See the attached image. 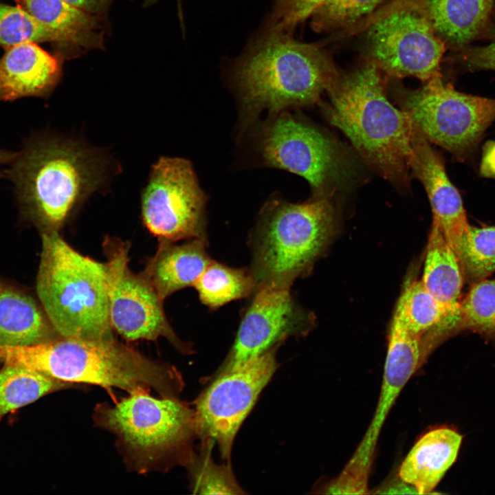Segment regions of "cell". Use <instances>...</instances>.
<instances>
[{
  "instance_id": "277c9868",
  "label": "cell",
  "mask_w": 495,
  "mask_h": 495,
  "mask_svg": "<svg viewBox=\"0 0 495 495\" xmlns=\"http://www.w3.org/2000/svg\"><path fill=\"white\" fill-rule=\"evenodd\" d=\"M330 122L386 178L406 182L413 159L412 121L387 99L374 63L339 76L327 90Z\"/></svg>"
},
{
  "instance_id": "7a4b0ae2",
  "label": "cell",
  "mask_w": 495,
  "mask_h": 495,
  "mask_svg": "<svg viewBox=\"0 0 495 495\" xmlns=\"http://www.w3.org/2000/svg\"><path fill=\"white\" fill-rule=\"evenodd\" d=\"M338 76L318 46L297 41L289 32L266 28L234 69L242 126L265 109L274 113L314 104Z\"/></svg>"
},
{
  "instance_id": "1f68e13d",
  "label": "cell",
  "mask_w": 495,
  "mask_h": 495,
  "mask_svg": "<svg viewBox=\"0 0 495 495\" xmlns=\"http://www.w3.org/2000/svg\"><path fill=\"white\" fill-rule=\"evenodd\" d=\"M325 0H276L267 28L292 32L300 22L310 17Z\"/></svg>"
},
{
  "instance_id": "7402d4cb",
  "label": "cell",
  "mask_w": 495,
  "mask_h": 495,
  "mask_svg": "<svg viewBox=\"0 0 495 495\" xmlns=\"http://www.w3.org/2000/svg\"><path fill=\"white\" fill-rule=\"evenodd\" d=\"M463 280V271L456 252L438 224L433 221L421 281L428 291L459 320Z\"/></svg>"
},
{
  "instance_id": "5b68a950",
  "label": "cell",
  "mask_w": 495,
  "mask_h": 495,
  "mask_svg": "<svg viewBox=\"0 0 495 495\" xmlns=\"http://www.w3.org/2000/svg\"><path fill=\"white\" fill-rule=\"evenodd\" d=\"M41 236L36 292L55 331L63 338L114 340L107 262L82 255L58 232H44Z\"/></svg>"
},
{
  "instance_id": "2e32d148",
  "label": "cell",
  "mask_w": 495,
  "mask_h": 495,
  "mask_svg": "<svg viewBox=\"0 0 495 495\" xmlns=\"http://www.w3.org/2000/svg\"><path fill=\"white\" fill-rule=\"evenodd\" d=\"M411 168L423 183L435 221L456 252L470 227L461 197L450 181L439 155L414 125Z\"/></svg>"
},
{
  "instance_id": "8992f818",
  "label": "cell",
  "mask_w": 495,
  "mask_h": 495,
  "mask_svg": "<svg viewBox=\"0 0 495 495\" xmlns=\"http://www.w3.org/2000/svg\"><path fill=\"white\" fill-rule=\"evenodd\" d=\"M329 197L300 204L272 199L252 236L250 271L256 290L290 289L306 274L330 239L336 223Z\"/></svg>"
},
{
  "instance_id": "ba28073f",
  "label": "cell",
  "mask_w": 495,
  "mask_h": 495,
  "mask_svg": "<svg viewBox=\"0 0 495 495\" xmlns=\"http://www.w3.org/2000/svg\"><path fill=\"white\" fill-rule=\"evenodd\" d=\"M261 131L264 163L304 177L314 198L329 197L348 177L349 167L339 146L287 109L272 113Z\"/></svg>"
},
{
  "instance_id": "836d02e7",
  "label": "cell",
  "mask_w": 495,
  "mask_h": 495,
  "mask_svg": "<svg viewBox=\"0 0 495 495\" xmlns=\"http://www.w3.org/2000/svg\"><path fill=\"white\" fill-rule=\"evenodd\" d=\"M480 174L485 177L495 179V141L487 142L483 148Z\"/></svg>"
},
{
  "instance_id": "d590c367",
  "label": "cell",
  "mask_w": 495,
  "mask_h": 495,
  "mask_svg": "<svg viewBox=\"0 0 495 495\" xmlns=\"http://www.w3.org/2000/svg\"><path fill=\"white\" fill-rule=\"evenodd\" d=\"M377 493L380 494H418L417 490L411 485L399 481H393L391 483L382 487L380 491Z\"/></svg>"
},
{
  "instance_id": "44dd1931",
  "label": "cell",
  "mask_w": 495,
  "mask_h": 495,
  "mask_svg": "<svg viewBox=\"0 0 495 495\" xmlns=\"http://www.w3.org/2000/svg\"><path fill=\"white\" fill-rule=\"evenodd\" d=\"M59 337L32 296L0 278V344L33 345Z\"/></svg>"
},
{
  "instance_id": "e0dca14e",
  "label": "cell",
  "mask_w": 495,
  "mask_h": 495,
  "mask_svg": "<svg viewBox=\"0 0 495 495\" xmlns=\"http://www.w3.org/2000/svg\"><path fill=\"white\" fill-rule=\"evenodd\" d=\"M60 73L59 60L37 43L25 42L7 47L0 58V100L48 96L58 83Z\"/></svg>"
},
{
  "instance_id": "8d00e7d4",
  "label": "cell",
  "mask_w": 495,
  "mask_h": 495,
  "mask_svg": "<svg viewBox=\"0 0 495 495\" xmlns=\"http://www.w3.org/2000/svg\"><path fill=\"white\" fill-rule=\"evenodd\" d=\"M16 153L0 149V166L9 165L14 160Z\"/></svg>"
},
{
  "instance_id": "9c48e42d",
  "label": "cell",
  "mask_w": 495,
  "mask_h": 495,
  "mask_svg": "<svg viewBox=\"0 0 495 495\" xmlns=\"http://www.w3.org/2000/svg\"><path fill=\"white\" fill-rule=\"evenodd\" d=\"M403 104L428 140L458 156L472 151L495 120V99L459 92L440 75L407 94Z\"/></svg>"
},
{
  "instance_id": "8fae6325",
  "label": "cell",
  "mask_w": 495,
  "mask_h": 495,
  "mask_svg": "<svg viewBox=\"0 0 495 495\" xmlns=\"http://www.w3.org/2000/svg\"><path fill=\"white\" fill-rule=\"evenodd\" d=\"M277 346L219 373L196 402L197 434L216 442L224 459H230L237 431L277 368Z\"/></svg>"
},
{
  "instance_id": "ffe728a7",
  "label": "cell",
  "mask_w": 495,
  "mask_h": 495,
  "mask_svg": "<svg viewBox=\"0 0 495 495\" xmlns=\"http://www.w3.org/2000/svg\"><path fill=\"white\" fill-rule=\"evenodd\" d=\"M206 240L189 239L182 244L162 241L142 274L162 300L175 292L193 286L211 262Z\"/></svg>"
},
{
  "instance_id": "d6a6232c",
  "label": "cell",
  "mask_w": 495,
  "mask_h": 495,
  "mask_svg": "<svg viewBox=\"0 0 495 495\" xmlns=\"http://www.w3.org/2000/svg\"><path fill=\"white\" fill-rule=\"evenodd\" d=\"M490 41L484 45H468L459 51V60L469 71L495 70V28L488 32Z\"/></svg>"
},
{
  "instance_id": "484cf974",
  "label": "cell",
  "mask_w": 495,
  "mask_h": 495,
  "mask_svg": "<svg viewBox=\"0 0 495 495\" xmlns=\"http://www.w3.org/2000/svg\"><path fill=\"white\" fill-rule=\"evenodd\" d=\"M194 287L200 300L210 309L254 293L256 283L250 270L228 267L211 261Z\"/></svg>"
},
{
  "instance_id": "3957f363",
  "label": "cell",
  "mask_w": 495,
  "mask_h": 495,
  "mask_svg": "<svg viewBox=\"0 0 495 495\" xmlns=\"http://www.w3.org/2000/svg\"><path fill=\"white\" fill-rule=\"evenodd\" d=\"M0 363L26 367L71 384L116 387L129 393L153 389L166 397H176L183 386L175 368L153 361L116 339L59 337L33 345L0 344Z\"/></svg>"
},
{
  "instance_id": "603a6c76",
  "label": "cell",
  "mask_w": 495,
  "mask_h": 495,
  "mask_svg": "<svg viewBox=\"0 0 495 495\" xmlns=\"http://www.w3.org/2000/svg\"><path fill=\"white\" fill-rule=\"evenodd\" d=\"M393 316L421 339L423 335H430L424 344L425 347L428 342V351L441 338L459 331V320L428 291L421 280L406 287Z\"/></svg>"
},
{
  "instance_id": "83f0119b",
  "label": "cell",
  "mask_w": 495,
  "mask_h": 495,
  "mask_svg": "<svg viewBox=\"0 0 495 495\" xmlns=\"http://www.w3.org/2000/svg\"><path fill=\"white\" fill-rule=\"evenodd\" d=\"M464 279L475 283L495 272V226H470L457 254Z\"/></svg>"
},
{
  "instance_id": "30bf717a",
  "label": "cell",
  "mask_w": 495,
  "mask_h": 495,
  "mask_svg": "<svg viewBox=\"0 0 495 495\" xmlns=\"http://www.w3.org/2000/svg\"><path fill=\"white\" fill-rule=\"evenodd\" d=\"M206 201L188 160L161 157L142 193V220L162 241L206 240Z\"/></svg>"
},
{
  "instance_id": "4fadbf2b",
  "label": "cell",
  "mask_w": 495,
  "mask_h": 495,
  "mask_svg": "<svg viewBox=\"0 0 495 495\" xmlns=\"http://www.w3.org/2000/svg\"><path fill=\"white\" fill-rule=\"evenodd\" d=\"M109 267V318L113 330L127 341L166 338L177 349L190 346L176 336L163 309V301L148 279L129 267V247L109 239L104 243Z\"/></svg>"
},
{
  "instance_id": "6da1fadb",
  "label": "cell",
  "mask_w": 495,
  "mask_h": 495,
  "mask_svg": "<svg viewBox=\"0 0 495 495\" xmlns=\"http://www.w3.org/2000/svg\"><path fill=\"white\" fill-rule=\"evenodd\" d=\"M108 166L97 149L43 135L16 153L6 174L23 217L44 233L58 232L76 207L104 184Z\"/></svg>"
},
{
  "instance_id": "e575fe53",
  "label": "cell",
  "mask_w": 495,
  "mask_h": 495,
  "mask_svg": "<svg viewBox=\"0 0 495 495\" xmlns=\"http://www.w3.org/2000/svg\"><path fill=\"white\" fill-rule=\"evenodd\" d=\"M72 6L89 13H97L104 10L112 0H64Z\"/></svg>"
},
{
  "instance_id": "4316f807",
  "label": "cell",
  "mask_w": 495,
  "mask_h": 495,
  "mask_svg": "<svg viewBox=\"0 0 495 495\" xmlns=\"http://www.w3.org/2000/svg\"><path fill=\"white\" fill-rule=\"evenodd\" d=\"M25 42L72 43L67 35L43 25L17 6L0 3V45L7 48Z\"/></svg>"
},
{
  "instance_id": "52a82bcc",
  "label": "cell",
  "mask_w": 495,
  "mask_h": 495,
  "mask_svg": "<svg viewBox=\"0 0 495 495\" xmlns=\"http://www.w3.org/2000/svg\"><path fill=\"white\" fill-rule=\"evenodd\" d=\"M139 388L114 405L100 406L98 424L118 437L126 459L147 471L179 459L197 434L194 410L176 397L155 398Z\"/></svg>"
},
{
  "instance_id": "d6986e66",
  "label": "cell",
  "mask_w": 495,
  "mask_h": 495,
  "mask_svg": "<svg viewBox=\"0 0 495 495\" xmlns=\"http://www.w3.org/2000/svg\"><path fill=\"white\" fill-rule=\"evenodd\" d=\"M462 436L455 430L443 427L421 437L403 461L399 478L413 486L418 494H428L435 489L455 462Z\"/></svg>"
},
{
  "instance_id": "f546056e",
  "label": "cell",
  "mask_w": 495,
  "mask_h": 495,
  "mask_svg": "<svg viewBox=\"0 0 495 495\" xmlns=\"http://www.w3.org/2000/svg\"><path fill=\"white\" fill-rule=\"evenodd\" d=\"M383 0H325L311 16L318 32L351 25L371 14Z\"/></svg>"
},
{
  "instance_id": "5bb4252c",
  "label": "cell",
  "mask_w": 495,
  "mask_h": 495,
  "mask_svg": "<svg viewBox=\"0 0 495 495\" xmlns=\"http://www.w3.org/2000/svg\"><path fill=\"white\" fill-rule=\"evenodd\" d=\"M254 294L219 373L241 366L289 337L306 334L314 324L312 315L298 305L289 289L263 287Z\"/></svg>"
},
{
  "instance_id": "d4e9b609",
  "label": "cell",
  "mask_w": 495,
  "mask_h": 495,
  "mask_svg": "<svg viewBox=\"0 0 495 495\" xmlns=\"http://www.w3.org/2000/svg\"><path fill=\"white\" fill-rule=\"evenodd\" d=\"M72 384L26 367L3 364L0 370V418Z\"/></svg>"
},
{
  "instance_id": "4dcf8cb0",
  "label": "cell",
  "mask_w": 495,
  "mask_h": 495,
  "mask_svg": "<svg viewBox=\"0 0 495 495\" xmlns=\"http://www.w3.org/2000/svg\"><path fill=\"white\" fill-rule=\"evenodd\" d=\"M209 446L195 463L193 469L195 494H245L236 483L229 465L214 463L210 455Z\"/></svg>"
},
{
  "instance_id": "ac0fdd59",
  "label": "cell",
  "mask_w": 495,
  "mask_h": 495,
  "mask_svg": "<svg viewBox=\"0 0 495 495\" xmlns=\"http://www.w3.org/2000/svg\"><path fill=\"white\" fill-rule=\"evenodd\" d=\"M446 47L460 50L488 33L494 0H417Z\"/></svg>"
},
{
  "instance_id": "9a60e30c",
  "label": "cell",
  "mask_w": 495,
  "mask_h": 495,
  "mask_svg": "<svg viewBox=\"0 0 495 495\" xmlns=\"http://www.w3.org/2000/svg\"><path fill=\"white\" fill-rule=\"evenodd\" d=\"M421 339L393 316L390 329L384 372L373 418L346 466L368 475L376 443L386 417L402 390L422 363Z\"/></svg>"
},
{
  "instance_id": "cb8c5ba5",
  "label": "cell",
  "mask_w": 495,
  "mask_h": 495,
  "mask_svg": "<svg viewBox=\"0 0 495 495\" xmlns=\"http://www.w3.org/2000/svg\"><path fill=\"white\" fill-rule=\"evenodd\" d=\"M18 7L43 25L70 38L73 44L98 46L101 36L98 21L92 14L64 0H14Z\"/></svg>"
},
{
  "instance_id": "7c38bea8",
  "label": "cell",
  "mask_w": 495,
  "mask_h": 495,
  "mask_svg": "<svg viewBox=\"0 0 495 495\" xmlns=\"http://www.w3.org/2000/svg\"><path fill=\"white\" fill-rule=\"evenodd\" d=\"M367 38L372 62L388 74L422 81L440 75L446 45L415 4L377 19L369 27Z\"/></svg>"
},
{
  "instance_id": "f1b7e54d",
  "label": "cell",
  "mask_w": 495,
  "mask_h": 495,
  "mask_svg": "<svg viewBox=\"0 0 495 495\" xmlns=\"http://www.w3.org/2000/svg\"><path fill=\"white\" fill-rule=\"evenodd\" d=\"M468 330L495 338V278L473 284L461 300L459 331Z\"/></svg>"
}]
</instances>
